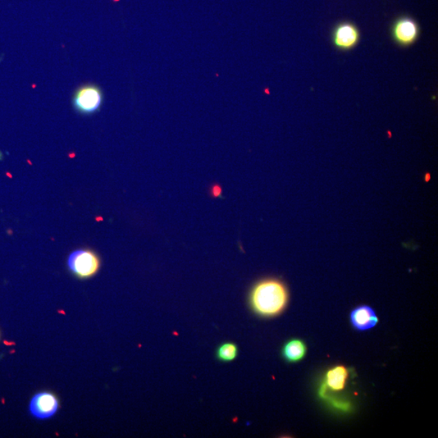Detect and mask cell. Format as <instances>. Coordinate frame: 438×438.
<instances>
[{"instance_id":"obj_1","label":"cell","mask_w":438,"mask_h":438,"mask_svg":"<svg viewBox=\"0 0 438 438\" xmlns=\"http://www.w3.org/2000/svg\"><path fill=\"white\" fill-rule=\"evenodd\" d=\"M289 302V290L284 282L277 278H264L255 282L249 294L251 309L262 317L278 316Z\"/></svg>"},{"instance_id":"obj_2","label":"cell","mask_w":438,"mask_h":438,"mask_svg":"<svg viewBox=\"0 0 438 438\" xmlns=\"http://www.w3.org/2000/svg\"><path fill=\"white\" fill-rule=\"evenodd\" d=\"M67 264L73 275L85 280L97 275L101 268V259L95 251L83 248L73 251L68 255Z\"/></svg>"},{"instance_id":"obj_3","label":"cell","mask_w":438,"mask_h":438,"mask_svg":"<svg viewBox=\"0 0 438 438\" xmlns=\"http://www.w3.org/2000/svg\"><path fill=\"white\" fill-rule=\"evenodd\" d=\"M103 103V90L94 84L80 86L72 97L73 107L81 115H92L98 112Z\"/></svg>"},{"instance_id":"obj_4","label":"cell","mask_w":438,"mask_h":438,"mask_svg":"<svg viewBox=\"0 0 438 438\" xmlns=\"http://www.w3.org/2000/svg\"><path fill=\"white\" fill-rule=\"evenodd\" d=\"M29 408L32 417L38 419H48L58 412L59 400L53 392H39L31 399Z\"/></svg>"},{"instance_id":"obj_5","label":"cell","mask_w":438,"mask_h":438,"mask_svg":"<svg viewBox=\"0 0 438 438\" xmlns=\"http://www.w3.org/2000/svg\"><path fill=\"white\" fill-rule=\"evenodd\" d=\"M419 34L417 22L410 17L398 18L392 26V36L395 42L404 47H408L416 42Z\"/></svg>"},{"instance_id":"obj_6","label":"cell","mask_w":438,"mask_h":438,"mask_svg":"<svg viewBox=\"0 0 438 438\" xmlns=\"http://www.w3.org/2000/svg\"><path fill=\"white\" fill-rule=\"evenodd\" d=\"M359 31L351 22H342L333 32V43L337 49L349 51L357 45L359 41Z\"/></svg>"},{"instance_id":"obj_7","label":"cell","mask_w":438,"mask_h":438,"mask_svg":"<svg viewBox=\"0 0 438 438\" xmlns=\"http://www.w3.org/2000/svg\"><path fill=\"white\" fill-rule=\"evenodd\" d=\"M351 325L355 330L364 331L377 326L378 317L374 310L367 305L355 308L351 313Z\"/></svg>"},{"instance_id":"obj_8","label":"cell","mask_w":438,"mask_h":438,"mask_svg":"<svg viewBox=\"0 0 438 438\" xmlns=\"http://www.w3.org/2000/svg\"><path fill=\"white\" fill-rule=\"evenodd\" d=\"M282 357L289 363H296L304 359L307 353L306 345L300 340L287 342L282 348Z\"/></svg>"},{"instance_id":"obj_9","label":"cell","mask_w":438,"mask_h":438,"mask_svg":"<svg viewBox=\"0 0 438 438\" xmlns=\"http://www.w3.org/2000/svg\"><path fill=\"white\" fill-rule=\"evenodd\" d=\"M348 376V369L343 366V365L335 366L330 369L326 373V385L333 390H343L346 386Z\"/></svg>"},{"instance_id":"obj_10","label":"cell","mask_w":438,"mask_h":438,"mask_svg":"<svg viewBox=\"0 0 438 438\" xmlns=\"http://www.w3.org/2000/svg\"><path fill=\"white\" fill-rule=\"evenodd\" d=\"M238 355V346L233 343L222 344L217 350V358L222 362H231Z\"/></svg>"}]
</instances>
